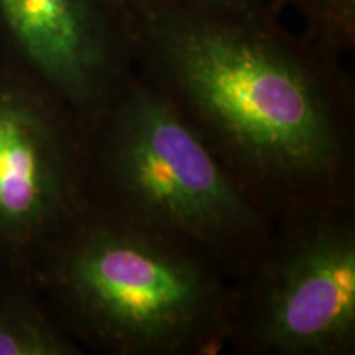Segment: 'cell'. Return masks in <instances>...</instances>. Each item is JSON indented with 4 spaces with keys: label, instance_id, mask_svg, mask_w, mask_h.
I'll return each mask as SVG.
<instances>
[{
    "label": "cell",
    "instance_id": "6da1fadb",
    "mask_svg": "<svg viewBox=\"0 0 355 355\" xmlns=\"http://www.w3.org/2000/svg\"><path fill=\"white\" fill-rule=\"evenodd\" d=\"M132 64L272 224L355 207V89L343 55L272 10L141 0Z\"/></svg>",
    "mask_w": 355,
    "mask_h": 355
},
{
    "label": "cell",
    "instance_id": "7a4b0ae2",
    "mask_svg": "<svg viewBox=\"0 0 355 355\" xmlns=\"http://www.w3.org/2000/svg\"><path fill=\"white\" fill-rule=\"evenodd\" d=\"M86 352L217 355L232 279L183 242L86 209L28 266Z\"/></svg>",
    "mask_w": 355,
    "mask_h": 355
},
{
    "label": "cell",
    "instance_id": "3957f363",
    "mask_svg": "<svg viewBox=\"0 0 355 355\" xmlns=\"http://www.w3.org/2000/svg\"><path fill=\"white\" fill-rule=\"evenodd\" d=\"M81 125L87 209L183 242L232 282L247 272L273 224L135 71Z\"/></svg>",
    "mask_w": 355,
    "mask_h": 355
},
{
    "label": "cell",
    "instance_id": "277c9868",
    "mask_svg": "<svg viewBox=\"0 0 355 355\" xmlns=\"http://www.w3.org/2000/svg\"><path fill=\"white\" fill-rule=\"evenodd\" d=\"M227 349L355 354V207L279 222L232 282Z\"/></svg>",
    "mask_w": 355,
    "mask_h": 355
},
{
    "label": "cell",
    "instance_id": "5b68a950",
    "mask_svg": "<svg viewBox=\"0 0 355 355\" xmlns=\"http://www.w3.org/2000/svg\"><path fill=\"white\" fill-rule=\"evenodd\" d=\"M86 209L81 119L0 69V266L28 270Z\"/></svg>",
    "mask_w": 355,
    "mask_h": 355
},
{
    "label": "cell",
    "instance_id": "8992f818",
    "mask_svg": "<svg viewBox=\"0 0 355 355\" xmlns=\"http://www.w3.org/2000/svg\"><path fill=\"white\" fill-rule=\"evenodd\" d=\"M0 69L83 121L133 74L125 15L107 0H0Z\"/></svg>",
    "mask_w": 355,
    "mask_h": 355
},
{
    "label": "cell",
    "instance_id": "52a82bcc",
    "mask_svg": "<svg viewBox=\"0 0 355 355\" xmlns=\"http://www.w3.org/2000/svg\"><path fill=\"white\" fill-rule=\"evenodd\" d=\"M28 272L0 266V355H86Z\"/></svg>",
    "mask_w": 355,
    "mask_h": 355
},
{
    "label": "cell",
    "instance_id": "ba28073f",
    "mask_svg": "<svg viewBox=\"0 0 355 355\" xmlns=\"http://www.w3.org/2000/svg\"><path fill=\"white\" fill-rule=\"evenodd\" d=\"M295 7L303 19L304 35L344 55L355 46V0H279Z\"/></svg>",
    "mask_w": 355,
    "mask_h": 355
},
{
    "label": "cell",
    "instance_id": "9c48e42d",
    "mask_svg": "<svg viewBox=\"0 0 355 355\" xmlns=\"http://www.w3.org/2000/svg\"><path fill=\"white\" fill-rule=\"evenodd\" d=\"M183 2L196 3L204 7L235 8V10H282L279 0H183Z\"/></svg>",
    "mask_w": 355,
    "mask_h": 355
},
{
    "label": "cell",
    "instance_id": "30bf717a",
    "mask_svg": "<svg viewBox=\"0 0 355 355\" xmlns=\"http://www.w3.org/2000/svg\"><path fill=\"white\" fill-rule=\"evenodd\" d=\"M110 6H114L115 8H119V10H127L128 7L135 6V3L141 2V0H107Z\"/></svg>",
    "mask_w": 355,
    "mask_h": 355
}]
</instances>
